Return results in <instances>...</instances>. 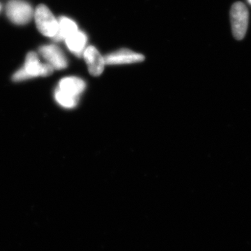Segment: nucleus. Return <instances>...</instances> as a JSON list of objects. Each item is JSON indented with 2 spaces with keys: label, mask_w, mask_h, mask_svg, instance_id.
Returning a JSON list of instances; mask_svg holds the SVG:
<instances>
[{
  "label": "nucleus",
  "mask_w": 251,
  "mask_h": 251,
  "mask_svg": "<svg viewBox=\"0 0 251 251\" xmlns=\"http://www.w3.org/2000/svg\"><path fill=\"white\" fill-rule=\"evenodd\" d=\"M54 72V69L48 63H41L39 55L30 52L26 57L23 67L17 71L13 75L15 82H22L34 77H47Z\"/></svg>",
  "instance_id": "nucleus-1"
},
{
  "label": "nucleus",
  "mask_w": 251,
  "mask_h": 251,
  "mask_svg": "<svg viewBox=\"0 0 251 251\" xmlns=\"http://www.w3.org/2000/svg\"><path fill=\"white\" fill-rule=\"evenodd\" d=\"M34 18L41 34L53 39L58 31L59 23L49 7L44 4L39 5L34 10Z\"/></svg>",
  "instance_id": "nucleus-2"
},
{
  "label": "nucleus",
  "mask_w": 251,
  "mask_h": 251,
  "mask_svg": "<svg viewBox=\"0 0 251 251\" xmlns=\"http://www.w3.org/2000/svg\"><path fill=\"white\" fill-rule=\"evenodd\" d=\"M6 14L11 22L17 25H25L34 18V10L24 0H11L6 4Z\"/></svg>",
  "instance_id": "nucleus-3"
},
{
  "label": "nucleus",
  "mask_w": 251,
  "mask_h": 251,
  "mask_svg": "<svg viewBox=\"0 0 251 251\" xmlns=\"http://www.w3.org/2000/svg\"><path fill=\"white\" fill-rule=\"evenodd\" d=\"M249 10L242 2L234 3L230 10L232 34L237 40H242L247 34L249 25Z\"/></svg>",
  "instance_id": "nucleus-4"
},
{
  "label": "nucleus",
  "mask_w": 251,
  "mask_h": 251,
  "mask_svg": "<svg viewBox=\"0 0 251 251\" xmlns=\"http://www.w3.org/2000/svg\"><path fill=\"white\" fill-rule=\"evenodd\" d=\"M39 53L54 70H62L67 67V57L57 46L49 44L41 46L39 48Z\"/></svg>",
  "instance_id": "nucleus-5"
},
{
  "label": "nucleus",
  "mask_w": 251,
  "mask_h": 251,
  "mask_svg": "<svg viewBox=\"0 0 251 251\" xmlns=\"http://www.w3.org/2000/svg\"><path fill=\"white\" fill-rule=\"evenodd\" d=\"M107 65H122L143 62V54L128 49H121L108 54L104 57Z\"/></svg>",
  "instance_id": "nucleus-6"
},
{
  "label": "nucleus",
  "mask_w": 251,
  "mask_h": 251,
  "mask_svg": "<svg viewBox=\"0 0 251 251\" xmlns=\"http://www.w3.org/2000/svg\"><path fill=\"white\" fill-rule=\"evenodd\" d=\"M83 58L87 64L89 73L94 77H98L103 74L105 64V58L100 54L97 48L89 46L84 51Z\"/></svg>",
  "instance_id": "nucleus-7"
},
{
  "label": "nucleus",
  "mask_w": 251,
  "mask_h": 251,
  "mask_svg": "<svg viewBox=\"0 0 251 251\" xmlns=\"http://www.w3.org/2000/svg\"><path fill=\"white\" fill-rule=\"evenodd\" d=\"M57 88L66 93L79 97L85 90L86 82L78 77H65L59 81Z\"/></svg>",
  "instance_id": "nucleus-8"
},
{
  "label": "nucleus",
  "mask_w": 251,
  "mask_h": 251,
  "mask_svg": "<svg viewBox=\"0 0 251 251\" xmlns=\"http://www.w3.org/2000/svg\"><path fill=\"white\" fill-rule=\"evenodd\" d=\"M64 41H65L68 49L72 53L77 57H80V56H82L84 51L87 48L88 37L85 32L78 29L72 35L69 36Z\"/></svg>",
  "instance_id": "nucleus-9"
},
{
  "label": "nucleus",
  "mask_w": 251,
  "mask_h": 251,
  "mask_svg": "<svg viewBox=\"0 0 251 251\" xmlns=\"http://www.w3.org/2000/svg\"><path fill=\"white\" fill-rule=\"evenodd\" d=\"M59 28L57 34L53 38L54 41H65L69 36L78 30L76 23L67 17H60L58 20Z\"/></svg>",
  "instance_id": "nucleus-10"
},
{
  "label": "nucleus",
  "mask_w": 251,
  "mask_h": 251,
  "mask_svg": "<svg viewBox=\"0 0 251 251\" xmlns=\"http://www.w3.org/2000/svg\"><path fill=\"white\" fill-rule=\"evenodd\" d=\"M56 101L60 106L67 109H72L77 106L79 97L66 93L59 88L56 89L54 94Z\"/></svg>",
  "instance_id": "nucleus-11"
},
{
  "label": "nucleus",
  "mask_w": 251,
  "mask_h": 251,
  "mask_svg": "<svg viewBox=\"0 0 251 251\" xmlns=\"http://www.w3.org/2000/svg\"><path fill=\"white\" fill-rule=\"evenodd\" d=\"M1 3H0V11H1Z\"/></svg>",
  "instance_id": "nucleus-12"
},
{
  "label": "nucleus",
  "mask_w": 251,
  "mask_h": 251,
  "mask_svg": "<svg viewBox=\"0 0 251 251\" xmlns=\"http://www.w3.org/2000/svg\"><path fill=\"white\" fill-rule=\"evenodd\" d=\"M248 1L251 4V0H248Z\"/></svg>",
  "instance_id": "nucleus-13"
}]
</instances>
